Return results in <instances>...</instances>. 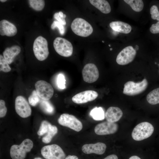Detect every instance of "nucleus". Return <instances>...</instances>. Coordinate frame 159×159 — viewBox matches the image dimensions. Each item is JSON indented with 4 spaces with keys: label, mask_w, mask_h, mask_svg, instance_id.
Instances as JSON below:
<instances>
[{
    "label": "nucleus",
    "mask_w": 159,
    "mask_h": 159,
    "mask_svg": "<svg viewBox=\"0 0 159 159\" xmlns=\"http://www.w3.org/2000/svg\"><path fill=\"white\" fill-rule=\"evenodd\" d=\"M71 27L76 35L83 37L90 35L93 32L91 25L86 20L80 18H77L72 21Z\"/></svg>",
    "instance_id": "obj_1"
},
{
    "label": "nucleus",
    "mask_w": 159,
    "mask_h": 159,
    "mask_svg": "<svg viewBox=\"0 0 159 159\" xmlns=\"http://www.w3.org/2000/svg\"><path fill=\"white\" fill-rule=\"evenodd\" d=\"M33 146L30 139L24 140L19 145H14L10 148V155L12 159H24L26 154L31 150Z\"/></svg>",
    "instance_id": "obj_2"
},
{
    "label": "nucleus",
    "mask_w": 159,
    "mask_h": 159,
    "mask_svg": "<svg viewBox=\"0 0 159 159\" xmlns=\"http://www.w3.org/2000/svg\"><path fill=\"white\" fill-rule=\"evenodd\" d=\"M154 130V127L151 124L148 122H143L134 127L132 133V136L135 140H142L150 136Z\"/></svg>",
    "instance_id": "obj_3"
},
{
    "label": "nucleus",
    "mask_w": 159,
    "mask_h": 159,
    "mask_svg": "<svg viewBox=\"0 0 159 159\" xmlns=\"http://www.w3.org/2000/svg\"><path fill=\"white\" fill-rule=\"evenodd\" d=\"M48 44L47 40L42 36H39L34 40L33 50L37 59L42 61L46 59L49 54Z\"/></svg>",
    "instance_id": "obj_4"
},
{
    "label": "nucleus",
    "mask_w": 159,
    "mask_h": 159,
    "mask_svg": "<svg viewBox=\"0 0 159 159\" xmlns=\"http://www.w3.org/2000/svg\"><path fill=\"white\" fill-rule=\"evenodd\" d=\"M53 46L56 52L61 56L68 57L72 54V45L65 38L59 37L56 38L53 42Z\"/></svg>",
    "instance_id": "obj_5"
},
{
    "label": "nucleus",
    "mask_w": 159,
    "mask_h": 159,
    "mask_svg": "<svg viewBox=\"0 0 159 159\" xmlns=\"http://www.w3.org/2000/svg\"><path fill=\"white\" fill-rule=\"evenodd\" d=\"M148 85V81L145 78L142 81L136 83L132 81H128L124 85L123 93L129 96L139 94L146 89Z\"/></svg>",
    "instance_id": "obj_6"
},
{
    "label": "nucleus",
    "mask_w": 159,
    "mask_h": 159,
    "mask_svg": "<svg viewBox=\"0 0 159 159\" xmlns=\"http://www.w3.org/2000/svg\"><path fill=\"white\" fill-rule=\"evenodd\" d=\"M41 153L46 159H65V155L62 148L56 144L44 146L41 150Z\"/></svg>",
    "instance_id": "obj_7"
},
{
    "label": "nucleus",
    "mask_w": 159,
    "mask_h": 159,
    "mask_svg": "<svg viewBox=\"0 0 159 159\" xmlns=\"http://www.w3.org/2000/svg\"><path fill=\"white\" fill-rule=\"evenodd\" d=\"M58 121L60 125L68 127L77 132L81 130L83 127L81 122L75 116L67 113L62 114L58 118Z\"/></svg>",
    "instance_id": "obj_8"
},
{
    "label": "nucleus",
    "mask_w": 159,
    "mask_h": 159,
    "mask_svg": "<svg viewBox=\"0 0 159 159\" xmlns=\"http://www.w3.org/2000/svg\"><path fill=\"white\" fill-rule=\"evenodd\" d=\"M35 87L37 95L42 99L48 100L53 96L54 92L53 88L46 81H38L36 82Z\"/></svg>",
    "instance_id": "obj_9"
},
{
    "label": "nucleus",
    "mask_w": 159,
    "mask_h": 159,
    "mask_svg": "<svg viewBox=\"0 0 159 159\" xmlns=\"http://www.w3.org/2000/svg\"><path fill=\"white\" fill-rule=\"evenodd\" d=\"M15 107L17 113L22 118H26L31 114L30 106L25 98L21 96H17L15 99Z\"/></svg>",
    "instance_id": "obj_10"
},
{
    "label": "nucleus",
    "mask_w": 159,
    "mask_h": 159,
    "mask_svg": "<svg viewBox=\"0 0 159 159\" xmlns=\"http://www.w3.org/2000/svg\"><path fill=\"white\" fill-rule=\"evenodd\" d=\"M83 80L88 83H92L96 81L99 77L98 69L94 64L89 63L86 64L82 71Z\"/></svg>",
    "instance_id": "obj_11"
},
{
    "label": "nucleus",
    "mask_w": 159,
    "mask_h": 159,
    "mask_svg": "<svg viewBox=\"0 0 159 159\" xmlns=\"http://www.w3.org/2000/svg\"><path fill=\"white\" fill-rule=\"evenodd\" d=\"M136 54V51L132 46L124 48L117 56L116 61L120 65H125L132 62Z\"/></svg>",
    "instance_id": "obj_12"
},
{
    "label": "nucleus",
    "mask_w": 159,
    "mask_h": 159,
    "mask_svg": "<svg viewBox=\"0 0 159 159\" xmlns=\"http://www.w3.org/2000/svg\"><path fill=\"white\" fill-rule=\"evenodd\" d=\"M118 125L115 122L107 121L100 123L95 128V133L99 135H105L113 134L117 130Z\"/></svg>",
    "instance_id": "obj_13"
},
{
    "label": "nucleus",
    "mask_w": 159,
    "mask_h": 159,
    "mask_svg": "<svg viewBox=\"0 0 159 159\" xmlns=\"http://www.w3.org/2000/svg\"><path fill=\"white\" fill-rule=\"evenodd\" d=\"M98 95L97 92L95 91L86 90L74 95L72 98V100L76 104H83L94 100L97 97Z\"/></svg>",
    "instance_id": "obj_14"
},
{
    "label": "nucleus",
    "mask_w": 159,
    "mask_h": 159,
    "mask_svg": "<svg viewBox=\"0 0 159 159\" xmlns=\"http://www.w3.org/2000/svg\"><path fill=\"white\" fill-rule=\"evenodd\" d=\"M106 145L104 143L98 142L95 144H86L82 147V150L84 153L90 154L92 153L102 155L105 152Z\"/></svg>",
    "instance_id": "obj_15"
},
{
    "label": "nucleus",
    "mask_w": 159,
    "mask_h": 159,
    "mask_svg": "<svg viewBox=\"0 0 159 159\" xmlns=\"http://www.w3.org/2000/svg\"><path fill=\"white\" fill-rule=\"evenodd\" d=\"M17 30L15 26L7 20L3 19L0 21V34L12 37L17 33Z\"/></svg>",
    "instance_id": "obj_16"
},
{
    "label": "nucleus",
    "mask_w": 159,
    "mask_h": 159,
    "mask_svg": "<svg viewBox=\"0 0 159 159\" xmlns=\"http://www.w3.org/2000/svg\"><path fill=\"white\" fill-rule=\"evenodd\" d=\"M122 115V112L119 108L111 107L107 110L105 117L107 121L115 122L120 119Z\"/></svg>",
    "instance_id": "obj_17"
},
{
    "label": "nucleus",
    "mask_w": 159,
    "mask_h": 159,
    "mask_svg": "<svg viewBox=\"0 0 159 159\" xmlns=\"http://www.w3.org/2000/svg\"><path fill=\"white\" fill-rule=\"evenodd\" d=\"M21 49L18 45H15L5 49L3 52V57L9 64H11L16 56L20 52Z\"/></svg>",
    "instance_id": "obj_18"
},
{
    "label": "nucleus",
    "mask_w": 159,
    "mask_h": 159,
    "mask_svg": "<svg viewBox=\"0 0 159 159\" xmlns=\"http://www.w3.org/2000/svg\"><path fill=\"white\" fill-rule=\"evenodd\" d=\"M110 27L114 31L124 34H128L132 28L128 24L120 21H113L110 24Z\"/></svg>",
    "instance_id": "obj_19"
},
{
    "label": "nucleus",
    "mask_w": 159,
    "mask_h": 159,
    "mask_svg": "<svg viewBox=\"0 0 159 159\" xmlns=\"http://www.w3.org/2000/svg\"><path fill=\"white\" fill-rule=\"evenodd\" d=\"M89 1L92 5L104 14H108L111 11L110 6L106 0H90Z\"/></svg>",
    "instance_id": "obj_20"
},
{
    "label": "nucleus",
    "mask_w": 159,
    "mask_h": 159,
    "mask_svg": "<svg viewBox=\"0 0 159 159\" xmlns=\"http://www.w3.org/2000/svg\"><path fill=\"white\" fill-rule=\"evenodd\" d=\"M146 99L148 102L152 105L159 103V88L155 89L150 92L147 95Z\"/></svg>",
    "instance_id": "obj_21"
},
{
    "label": "nucleus",
    "mask_w": 159,
    "mask_h": 159,
    "mask_svg": "<svg viewBox=\"0 0 159 159\" xmlns=\"http://www.w3.org/2000/svg\"><path fill=\"white\" fill-rule=\"evenodd\" d=\"M90 115L96 120H101L105 117V114L103 109L101 107H96L90 112Z\"/></svg>",
    "instance_id": "obj_22"
},
{
    "label": "nucleus",
    "mask_w": 159,
    "mask_h": 159,
    "mask_svg": "<svg viewBox=\"0 0 159 159\" xmlns=\"http://www.w3.org/2000/svg\"><path fill=\"white\" fill-rule=\"evenodd\" d=\"M124 1L136 12L141 11L143 8L144 4L142 0H124Z\"/></svg>",
    "instance_id": "obj_23"
},
{
    "label": "nucleus",
    "mask_w": 159,
    "mask_h": 159,
    "mask_svg": "<svg viewBox=\"0 0 159 159\" xmlns=\"http://www.w3.org/2000/svg\"><path fill=\"white\" fill-rule=\"evenodd\" d=\"M57 127L56 126L51 124L46 135L42 138V142L45 143H50L53 137L57 133Z\"/></svg>",
    "instance_id": "obj_24"
},
{
    "label": "nucleus",
    "mask_w": 159,
    "mask_h": 159,
    "mask_svg": "<svg viewBox=\"0 0 159 159\" xmlns=\"http://www.w3.org/2000/svg\"><path fill=\"white\" fill-rule=\"evenodd\" d=\"M40 105L42 109L46 113L51 114L54 113V107L48 100L42 99L40 102Z\"/></svg>",
    "instance_id": "obj_25"
},
{
    "label": "nucleus",
    "mask_w": 159,
    "mask_h": 159,
    "mask_svg": "<svg viewBox=\"0 0 159 159\" xmlns=\"http://www.w3.org/2000/svg\"><path fill=\"white\" fill-rule=\"evenodd\" d=\"M28 1L30 6L36 11L42 10L45 6V1L43 0H29Z\"/></svg>",
    "instance_id": "obj_26"
},
{
    "label": "nucleus",
    "mask_w": 159,
    "mask_h": 159,
    "mask_svg": "<svg viewBox=\"0 0 159 159\" xmlns=\"http://www.w3.org/2000/svg\"><path fill=\"white\" fill-rule=\"evenodd\" d=\"M51 125V124L47 121H43L42 122L39 129L37 132V134L39 136H41L47 133L49 130Z\"/></svg>",
    "instance_id": "obj_27"
},
{
    "label": "nucleus",
    "mask_w": 159,
    "mask_h": 159,
    "mask_svg": "<svg viewBox=\"0 0 159 159\" xmlns=\"http://www.w3.org/2000/svg\"><path fill=\"white\" fill-rule=\"evenodd\" d=\"M11 70L9 64L4 58L3 56L0 55V70L5 72H10Z\"/></svg>",
    "instance_id": "obj_28"
},
{
    "label": "nucleus",
    "mask_w": 159,
    "mask_h": 159,
    "mask_svg": "<svg viewBox=\"0 0 159 159\" xmlns=\"http://www.w3.org/2000/svg\"><path fill=\"white\" fill-rule=\"evenodd\" d=\"M40 97L35 90H34L32 91L28 98L29 104L33 106H35L37 105L40 102Z\"/></svg>",
    "instance_id": "obj_29"
},
{
    "label": "nucleus",
    "mask_w": 159,
    "mask_h": 159,
    "mask_svg": "<svg viewBox=\"0 0 159 159\" xmlns=\"http://www.w3.org/2000/svg\"><path fill=\"white\" fill-rule=\"evenodd\" d=\"M66 80L64 75L60 73L57 76V84L58 87L61 89L65 88Z\"/></svg>",
    "instance_id": "obj_30"
},
{
    "label": "nucleus",
    "mask_w": 159,
    "mask_h": 159,
    "mask_svg": "<svg viewBox=\"0 0 159 159\" xmlns=\"http://www.w3.org/2000/svg\"><path fill=\"white\" fill-rule=\"evenodd\" d=\"M51 28L53 30L55 28H58L59 32L61 35H63L65 33V29L63 25L57 21L55 20L53 21L51 25Z\"/></svg>",
    "instance_id": "obj_31"
},
{
    "label": "nucleus",
    "mask_w": 159,
    "mask_h": 159,
    "mask_svg": "<svg viewBox=\"0 0 159 159\" xmlns=\"http://www.w3.org/2000/svg\"><path fill=\"white\" fill-rule=\"evenodd\" d=\"M150 13L153 19L159 21V11L156 6L154 5L151 7Z\"/></svg>",
    "instance_id": "obj_32"
},
{
    "label": "nucleus",
    "mask_w": 159,
    "mask_h": 159,
    "mask_svg": "<svg viewBox=\"0 0 159 159\" xmlns=\"http://www.w3.org/2000/svg\"><path fill=\"white\" fill-rule=\"evenodd\" d=\"M7 111V108L5 106V101L2 100H0V117H4L6 115Z\"/></svg>",
    "instance_id": "obj_33"
},
{
    "label": "nucleus",
    "mask_w": 159,
    "mask_h": 159,
    "mask_svg": "<svg viewBox=\"0 0 159 159\" xmlns=\"http://www.w3.org/2000/svg\"><path fill=\"white\" fill-rule=\"evenodd\" d=\"M150 32L153 34L159 33V21L153 24L150 29Z\"/></svg>",
    "instance_id": "obj_34"
},
{
    "label": "nucleus",
    "mask_w": 159,
    "mask_h": 159,
    "mask_svg": "<svg viewBox=\"0 0 159 159\" xmlns=\"http://www.w3.org/2000/svg\"><path fill=\"white\" fill-rule=\"evenodd\" d=\"M54 18L57 20V21L61 23L63 25L66 24V22L65 18L61 17L58 12L55 13L54 15Z\"/></svg>",
    "instance_id": "obj_35"
},
{
    "label": "nucleus",
    "mask_w": 159,
    "mask_h": 159,
    "mask_svg": "<svg viewBox=\"0 0 159 159\" xmlns=\"http://www.w3.org/2000/svg\"><path fill=\"white\" fill-rule=\"evenodd\" d=\"M104 159H118V158L116 155L112 154L107 156Z\"/></svg>",
    "instance_id": "obj_36"
},
{
    "label": "nucleus",
    "mask_w": 159,
    "mask_h": 159,
    "mask_svg": "<svg viewBox=\"0 0 159 159\" xmlns=\"http://www.w3.org/2000/svg\"><path fill=\"white\" fill-rule=\"evenodd\" d=\"M65 159H78V158L76 155H69L67 156Z\"/></svg>",
    "instance_id": "obj_37"
},
{
    "label": "nucleus",
    "mask_w": 159,
    "mask_h": 159,
    "mask_svg": "<svg viewBox=\"0 0 159 159\" xmlns=\"http://www.w3.org/2000/svg\"><path fill=\"white\" fill-rule=\"evenodd\" d=\"M129 159H141L140 157L136 155H133L130 157Z\"/></svg>",
    "instance_id": "obj_38"
},
{
    "label": "nucleus",
    "mask_w": 159,
    "mask_h": 159,
    "mask_svg": "<svg viewBox=\"0 0 159 159\" xmlns=\"http://www.w3.org/2000/svg\"><path fill=\"white\" fill-rule=\"evenodd\" d=\"M6 0H0V1L1 2H4L6 1Z\"/></svg>",
    "instance_id": "obj_39"
},
{
    "label": "nucleus",
    "mask_w": 159,
    "mask_h": 159,
    "mask_svg": "<svg viewBox=\"0 0 159 159\" xmlns=\"http://www.w3.org/2000/svg\"><path fill=\"white\" fill-rule=\"evenodd\" d=\"M34 159H42L40 157H37L34 158Z\"/></svg>",
    "instance_id": "obj_40"
},
{
    "label": "nucleus",
    "mask_w": 159,
    "mask_h": 159,
    "mask_svg": "<svg viewBox=\"0 0 159 159\" xmlns=\"http://www.w3.org/2000/svg\"><path fill=\"white\" fill-rule=\"evenodd\" d=\"M110 50H112V48H110Z\"/></svg>",
    "instance_id": "obj_41"
},
{
    "label": "nucleus",
    "mask_w": 159,
    "mask_h": 159,
    "mask_svg": "<svg viewBox=\"0 0 159 159\" xmlns=\"http://www.w3.org/2000/svg\"><path fill=\"white\" fill-rule=\"evenodd\" d=\"M111 46V45L110 44H109V46Z\"/></svg>",
    "instance_id": "obj_42"
},
{
    "label": "nucleus",
    "mask_w": 159,
    "mask_h": 159,
    "mask_svg": "<svg viewBox=\"0 0 159 159\" xmlns=\"http://www.w3.org/2000/svg\"><path fill=\"white\" fill-rule=\"evenodd\" d=\"M102 42H104V41H102Z\"/></svg>",
    "instance_id": "obj_43"
},
{
    "label": "nucleus",
    "mask_w": 159,
    "mask_h": 159,
    "mask_svg": "<svg viewBox=\"0 0 159 159\" xmlns=\"http://www.w3.org/2000/svg\"></svg>",
    "instance_id": "obj_44"
}]
</instances>
